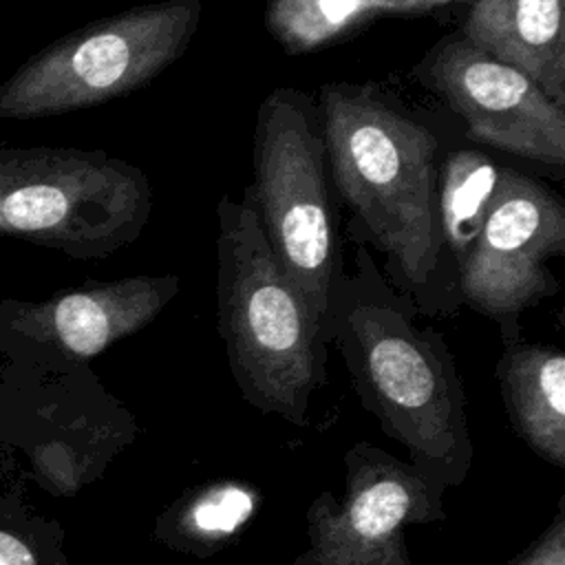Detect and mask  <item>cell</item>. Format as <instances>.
<instances>
[{
	"label": "cell",
	"mask_w": 565,
	"mask_h": 565,
	"mask_svg": "<svg viewBox=\"0 0 565 565\" xmlns=\"http://www.w3.org/2000/svg\"><path fill=\"white\" fill-rule=\"evenodd\" d=\"M263 494L243 479H207L183 490L154 519V541L166 550L210 558L230 547L254 519Z\"/></svg>",
	"instance_id": "4fadbf2b"
},
{
	"label": "cell",
	"mask_w": 565,
	"mask_h": 565,
	"mask_svg": "<svg viewBox=\"0 0 565 565\" xmlns=\"http://www.w3.org/2000/svg\"><path fill=\"white\" fill-rule=\"evenodd\" d=\"M327 168L320 115L309 95L296 88L265 95L254 128V181L245 196L276 260L329 338L342 269Z\"/></svg>",
	"instance_id": "277c9868"
},
{
	"label": "cell",
	"mask_w": 565,
	"mask_h": 565,
	"mask_svg": "<svg viewBox=\"0 0 565 565\" xmlns=\"http://www.w3.org/2000/svg\"><path fill=\"white\" fill-rule=\"evenodd\" d=\"M501 166L479 150H455L437 183L441 243L461 263L481 234L501 181Z\"/></svg>",
	"instance_id": "5bb4252c"
},
{
	"label": "cell",
	"mask_w": 565,
	"mask_h": 565,
	"mask_svg": "<svg viewBox=\"0 0 565 565\" xmlns=\"http://www.w3.org/2000/svg\"><path fill=\"white\" fill-rule=\"evenodd\" d=\"M413 73L466 121L468 139L527 161L565 166V108L459 31L441 38Z\"/></svg>",
	"instance_id": "9c48e42d"
},
{
	"label": "cell",
	"mask_w": 565,
	"mask_h": 565,
	"mask_svg": "<svg viewBox=\"0 0 565 565\" xmlns=\"http://www.w3.org/2000/svg\"><path fill=\"white\" fill-rule=\"evenodd\" d=\"M320 126L344 203L413 289H424L444 247L437 210V139L371 84L320 88Z\"/></svg>",
	"instance_id": "3957f363"
},
{
	"label": "cell",
	"mask_w": 565,
	"mask_h": 565,
	"mask_svg": "<svg viewBox=\"0 0 565 565\" xmlns=\"http://www.w3.org/2000/svg\"><path fill=\"white\" fill-rule=\"evenodd\" d=\"M494 377L514 435L541 461L565 470V353L514 340L503 347Z\"/></svg>",
	"instance_id": "7c38bea8"
},
{
	"label": "cell",
	"mask_w": 565,
	"mask_h": 565,
	"mask_svg": "<svg viewBox=\"0 0 565 565\" xmlns=\"http://www.w3.org/2000/svg\"><path fill=\"white\" fill-rule=\"evenodd\" d=\"M391 2L399 15H417V13H430L450 4H470L472 0H386Z\"/></svg>",
	"instance_id": "ac0fdd59"
},
{
	"label": "cell",
	"mask_w": 565,
	"mask_h": 565,
	"mask_svg": "<svg viewBox=\"0 0 565 565\" xmlns=\"http://www.w3.org/2000/svg\"><path fill=\"white\" fill-rule=\"evenodd\" d=\"M505 565H565V494L550 523Z\"/></svg>",
	"instance_id": "e0dca14e"
},
{
	"label": "cell",
	"mask_w": 565,
	"mask_h": 565,
	"mask_svg": "<svg viewBox=\"0 0 565 565\" xmlns=\"http://www.w3.org/2000/svg\"><path fill=\"white\" fill-rule=\"evenodd\" d=\"M216 218V329L230 373L258 413L307 426L311 397L327 386V331L276 260L252 201L223 194Z\"/></svg>",
	"instance_id": "7a4b0ae2"
},
{
	"label": "cell",
	"mask_w": 565,
	"mask_h": 565,
	"mask_svg": "<svg viewBox=\"0 0 565 565\" xmlns=\"http://www.w3.org/2000/svg\"><path fill=\"white\" fill-rule=\"evenodd\" d=\"M329 342H335L353 391L406 461L441 488H459L475 459L466 391L457 362L415 309L377 285L338 282Z\"/></svg>",
	"instance_id": "6da1fadb"
},
{
	"label": "cell",
	"mask_w": 565,
	"mask_h": 565,
	"mask_svg": "<svg viewBox=\"0 0 565 565\" xmlns=\"http://www.w3.org/2000/svg\"><path fill=\"white\" fill-rule=\"evenodd\" d=\"M24 371L0 382V448L20 452L44 492L75 497L139 437V424L86 364Z\"/></svg>",
	"instance_id": "8992f818"
},
{
	"label": "cell",
	"mask_w": 565,
	"mask_h": 565,
	"mask_svg": "<svg viewBox=\"0 0 565 565\" xmlns=\"http://www.w3.org/2000/svg\"><path fill=\"white\" fill-rule=\"evenodd\" d=\"M179 294L177 274H139L86 285L18 311L9 347L26 369L86 364L110 344L148 327Z\"/></svg>",
	"instance_id": "30bf717a"
},
{
	"label": "cell",
	"mask_w": 565,
	"mask_h": 565,
	"mask_svg": "<svg viewBox=\"0 0 565 565\" xmlns=\"http://www.w3.org/2000/svg\"><path fill=\"white\" fill-rule=\"evenodd\" d=\"M459 33L565 108V0H472Z\"/></svg>",
	"instance_id": "8fae6325"
},
{
	"label": "cell",
	"mask_w": 565,
	"mask_h": 565,
	"mask_svg": "<svg viewBox=\"0 0 565 565\" xmlns=\"http://www.w3.org/2000/svg\"><path fill=\"white\" fill-rule=\"evenodd\" d=\"M201 11V0H163L86 24L18 73L0 93V113L53 115L150 84L185 53Z\"/></svg>",
	"instance_id": "5b68a950"
},
{
	"label": "cell",
	"mask_w": 565,
	"mask_h": 565,
	"mask_svg": "<svg viewBox=\"0 0 565 565\" xmlns=\"http://www.w3.org/2000/svg\"><path fill=\"white\" fill-rule=\"evenodd\" d=\"M446 488L371 441L344 452V494L307 508L309 545L289 565H413L406 530L446 519Z\"/></svg>",
	"instance_id": "52a82bcc"
},
{
	"label": "cell",
	"mask_w": 565,
	"mask_h": 565,
	"mask_svg": "<svg viewBox=\"0 0 565 565\" xmlns=\"http://www.w3.org/2000/svg\"><path fill=\"white\" fill-rule=\"evenodd\" d=\"M386 15H399L386 0H267L265 4L269 35L294 55L340 42Z\"/></svg>",
	"instance_id": "9a60e30c"
},
{
	"label": "cell",
	"mask_w": 565,
	"mask_h": 565,
	"mask_svg": "<svg viewBox=\"0 0 565 565\" xmlns=\"http://www.w3.org/2000/svg\"><path fill=\"white\" fill-rule=\"evenodd\" d=\"M565 252V205L556 192L521 172L501 170V181L470 254L459 263L463 302L494 320L503 344L521 340L519 316L554 296L547 267Z\"/></svg>",
	"instance_id": "ba28073f"
},
{
	"label": "cell",
	"mask_w": 565,
	"mask_h": 565,
	"mask_svg": "<svg viewBox=\"0 0 565 565\" xmlns=\"http://www.w3.org/2000/svg\"><path fill=\"white\" fill-rule=\"evenodd\" d=\"M64 525L38 510L24 479L0 466V565H68Z\"/></svg>",
	"instance_id": "2e32d148"
}]
</instances>
